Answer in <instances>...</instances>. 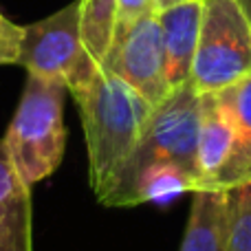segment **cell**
I'll return each mask as SVG.
<instances>
[{
  "label": "cell",
  "mask_w": 251,
  "mask_h": 251,
  "mask_svg": "<svg viewBox=\"0 0 251 251\" xmlns=\"http://www.w3.org/2000/svg\"><path fill=\"white\" fill-rule=\"evenodd\" d=\"M251 73V20L240 0H203L199 47L190 82L205 93H218Z\"/></svg>",
  "instance_id": "cell-4"
},
{
  "label": "cell",
  "mask_w": 251,
  "mask_h": 251,
  "mask_svg": "<svg viewBox=\"0 0 251 251\" xmlns=\"http://www.w3.org/2000/svg\"><path fill=\"white\" fill-rule=\"evenodd\" d=\"M18 64L29 75L64 84L69 93L95 77L100 64L88 55L79 35V0L25 26Z\"/></svg>",
  "instance_id": "cell-5"
},
{
  "label": "cell",
  "mask_w": 251,
  "mask_h": 251,
  "mask_svg": "<svg viewBox=\"0 0 251 251\" xmlns=\"http://www.w3.org/2000/svg\"><path fill=\"white\" fill-rule=\"evenodd\" d=\"M64 84L29 75L2 137L13 168L31 190L35 183L51 176L64 156Z\"/></svg>",
  "instance_id": "cell-3"
},
{
  "label": "cell",
  "mask_w": 251,
  "mask_h": 251,
  "mask_svg": "<svg viewBox=\"0 0 251 251\" xmlns=\"http://www.w3.org/2000/svg\"><path fill=\"white\" fill-rule=\"evenodd\" d=\"M227 194L225 190H196L178 251H225Z\"/></svg>",
  "instance_id": "cell-9"
},
{
  "label": "cell",
  "mask_w": 251,
  "mask_h": 251,
  "mask_svg": "<svg viewBox=\"0 0 251 251\" xmlns=\"http://www.w3.org/2000/svg\"><path fill=\"white\" fill-rule=\"evenodd\" d=\"M199 132H201V93L192 82L172 88L152 108L150 119L141 132V139L134 146L132 154L119 168L108 192L100 199L106 207H122L126 194L139 174L152 165L172 163L185 170L199 181Z\"/></svg>",
  "instance_id": "cell-2"
},
{
  "label": "cell",
  "mask_w": 251,
  "mask_h": 251,
  "mask_svg": "<svg viewBox=\"0 0 251 251\" xmlns=\"http://www.w3.org/2000/svg\"><path fill=\"white\" fill-rule=\"evenodd\" d=\"M178 2H183V0H154L156 11H161V9H168V7H172V4H178Z\"/></svg>",
  "instance_id": "cell-18"
},
{
  "label": "cell",
  "mask_w": 251,
  "mask_h": 251,
  "mask_svg": "<svg viewBox=\"0 0 251 251\" xmlns=\"http://www.w3.org/2000/svg\"><path fill=\"white\" fill-rule=\"evenodd\" d=\"M117 22V0H79L82 44L100 66L113 47Z\"/></svg>",
  "instance_id": "cell-13"
},
{
  "label": "cell",
  "mask_w": 251,
  "mask_h": 251,
  "mask_svg": "<svg viewBox=\"0 0 251 251\" xmlns=\"http://www.w3.org/2000/svg\"><path fill=\"white\" fill-rule=\"evenodd\" d=\"M0 251H20L16 245V240H13L11 231H9V227L4 225V221L0 218Z\"/></svg>",
  "instance_id": "cell-17"
},
{
  "label": "cell",
  "mask_w": 251,
  "mask_h": 251,
  "mask_svg": "<svg viewBox=\"0 0 251 251\" xmlns=\"http://www.w3.org/2000/svg\"><path fill=\"white\" fill-rule=\"evenodd\" d=\"M101 66L130 84L152 106L165 100L172 88L165 77V49L159 11L146 13L128 25H117L113 47Z\"/></svg>",
  "instance_id": "cell-6"
},
{
  "label": "cell",
  "mask_w": 251,
  "mask_h": 251,
  "mask_svg": "<svg viewBox=\"0 0 251 251\" xmlns=\"http://www.w3.org/2000/svg\"><path fill=\"white\" fill-rule=\"evenodd\" d=\"M216 100L234 128V148L221 172L205 190H227L251 181V73L218 91Z\"/></svg>",
  "instance_id": "cell-7"
},
{
  "label": "cell",
  "mask_w": 251,
  "mask_h": 251,
  "mask_svg": "<svg viewBox=\"0 0 251 251\" xmlns=\"http://www.w3.org/2000/svg\"><path fill=\"white\" fill-rule=\"evenodd\" d=\"M227 247L251 251V181L227 187Z\"/></svg>",
  "instance_id": "cell-14"
},
{
  "label": "cell",
  "mask_w": 251,
  "mask_h": 251,
  "mask_svg": "<svg viewBox=\"0 0 251 251\" xmlns=\"http://www.w3.org/2000/svg\"><path fill=\"white\" fill-rule=\"evenodd\" d=\"M77 104L88 150V183L97 199L108 192L132 154L154 106L104 66L86 86L71 93Z\"/></svg>",
  "instance_id": "cell-1"
},
{
  "label": "cell",
  "mask_w": 251,
  "mask_h": 251,
  "mask_svg": "<svg viewBox=\"0 0 251 251\" xmlns=\"http://www.w3.org/2000/svg\"><path fill=\"white\" fill-rule=\"evenodd\" d=\"M240 4H243V9L247 11V16H249V20H251V0H240Z\"/></svg>",
  "instance_id": "cell-19"
},
{
  "label": "cell",
  "mask_w": 251,
  "mask_h": 251,
  "mask_svg": "<svg viewBox=\"0 0 251 251\" xmlns=\"http://www.w3.org/2000/svg\"><path fill=\"white\" fill-rule=\"evenodd\" d=\"M234 148V128L223 113L216 93L201 95V132H199V170L201 187L205 190L214 181Z\"/></svg>",
  "instance_id": "cell-10"
},
{
  "label": "cell",
  "mask_w": 251,
  "mask_h": 251,
  "mask_svg": "<svg viewBox=\"0 0 251 251\" xmlns=\"http://www.w3.org/2000/svg\"><path fill=\"white\" fill-rule=\"evenodd\" d=\"M156 4L154 0H117V25H128L146 13H154Z\"/></svg>",
  "instance_id": "cell-16"
},
{
  "label": "cell",
  "mask_w": 251,
  "mask_h": 251,
  "mask_svg": "<svg viewBox=\"0 0 251 251\" xmlns=\"http://www.w3.org/2000/svg\"><path fill=\"white\" fill-rule=\"evenodd\" d=\"M22 38H25V26L11 22L0 11V66L20 62Z\"/></svg>",
  "instance_id": "cell-15"
},
{
  "label": "cell",
  "mask_w": 251,
  "mask_h": 251,
  "mask_svg": "<svg viewBox=\"0 0 251 251\" xmlns=\"http://www.w3.org/2000/svg\"><path fill=\"white\" fill-rule=\"evenodd\" d=\"M199 190V181L185 170L172 163H161L143 170L130 192L126 194L122 207H132L141 203H172L174 199L183 196L185 192Z\"/></svg>",
  "instance_id": "cell-12"
},
{
  "label": "cell",
  "mask_w": 251,
  "mask_h": 251,
  "mask_svg": "<svg viewBox=\"0 0 251 251\" xmlns=\"http://www.w3.org/2000/svg\"><path fill=\"white\" fill-rule=\"evenodd\" d=\"M0 218L9 227L20 251H33V214H31V187L22 183L2 141H0Z\"/></svg>",
  "instance_id": "cell-11"
},
{
  "label": "cell",
  "mask_w": 251,
  "mask_h": 251,
  "mask_svg": "<svg viewBox=\"0 0 251 251\" xmlns=\"http://www.w3.org/2000/svg\"><path fill=\"white\" fill-rule=\"evenodd\" d=\"M203 0H183L159 11V25L165 49V77L170 88L190 82L192 62L199 47Z\"/></svg>",
  "instance_id": "cell-8"
}]
</instances>
